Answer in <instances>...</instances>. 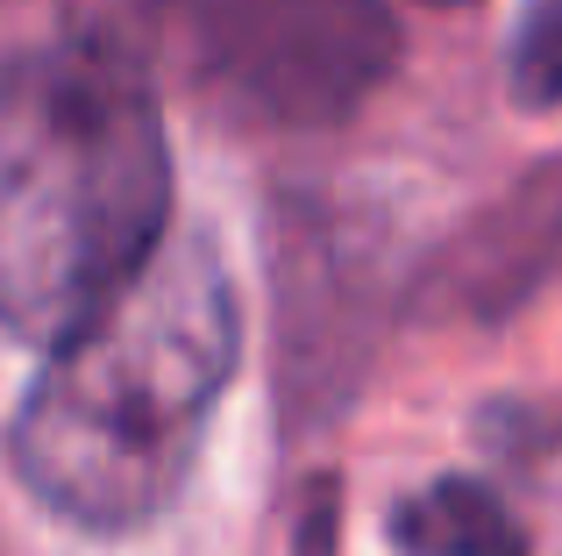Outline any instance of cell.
<instances>
[{
    "instance_id": "1",
    "label": "cell",
    "mask_w": 562,
    "mask_h": 556,
    "mask_svg": "<svg viewBox=\"0 0 562 556\" xmlns=\"http://www.w3.org/2000/svg\"><path fill=\"white\" fill-rule=\"evenodd\" d=\"M243 357V307L206 236H165L100 314L50 343L8 421L29 500L79 535H136L186 492Z\"/></svg>"
},
{
    "instance_id": "2",
    "label": "cell",
    "mask_w": 562,
    "mask_h": 556,
    "mask_svg": "<svg viewBox=\"0 0 562 556\" xmlns=\"http://www.w3.org/2000/svg\"><path fill=\"white\" fill-rule=\"evenodd\" d=\"M171 222V143L136 65L79 36L0 65V329L65 343Z\"/></svg>"
},
{
    "instance_id": "3",
    "label": "cell",
    "mask_w": 562,
    "mask_h": 556,
    "mask_svg": "<svg viewBox=\"0 0 562 556\" xmlns=\"http://www.w3.org/2000/svg\"><path fill=\"white\" fill-rule=\"evenodd\" d=\"M79 43L243 129H328L398 65L384 0H57Z\"/></svg>"
},
{
    "instance_id": "4",
    "label": "cell",
    "mask_w": 562,
    "mask_h": 556,
    "mask_svg": "<svg viewBox=\"0 0 562 556\" xmlns=\"http://www.w3.org/2000/svg\"><path fill=\"white\" fill-rule=\"evenodd\" d=\"M555 265H562V171L549 165L456 236V251L427 271V300L456 307V314H477V321H498Z\"/></svg>"
},
{
    "instance_id": "5",
    "label": "cell",
    "mask_w": 562,
    "mask_h": 556,
    "mask_svg": "<svg viewBox=\"0 0 562 556\" xmlns=\"http://www.w3.org/2000/svg\"><path fill=\"white\" fill-rule=\"evenodd\" d=\"M384 535L398 556H527V529L484 478H435V486L406 492Z\"/></svg>"
},
{
    "instance_id": "6",
    "label": "cell",
    "mask_w": 562,
    "mask_h": 556,
    "mask_svg": "<svg viewBox=\"0 0 562 556\" xmlns=\"http://www.w3.org/2000/svg\"><path fill=\"white\" fill-rule=\"evenodd\" d=\"M506 93L527 114L562 108V0H527L506 36Z\"/></svg>"
},
{
    "instance_id": "7",
    "label": "cell",
    "mask_w": 562,
    "mask_h": 556,
    "mask_svg": "<svg viewBox=\"0 0 562 556\" xmlns=\"http://www.w3.org/2000/svg\"><path fill=\"white\" fill-rule=\"evenodd\" d=\"M335 486H321L314 492V507H306V521H300V556H335Z\"/></svg>"
},
{
    "instance_id": "8",
    "label": "cell",
    "mask_w": 562,
    "mask_h": 556,
    "mask_svg": "<svg viewBox=\"0 0 562 556\" xmlns=\"http://www.w3.org/2000/svg\"><path fill=\"white\" fill-rule=\"evenodd\" d=\"M427 8H477V0H427Z\"/></svg>"
}]
</instances>
